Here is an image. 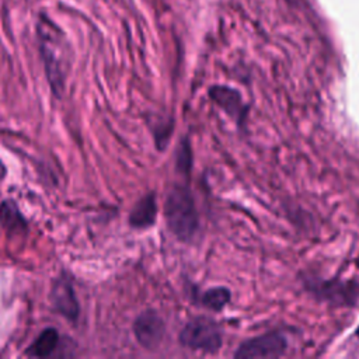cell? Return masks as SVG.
<instances>
[{
    "label": "cell",
    "mask_w": 359,
    "mask_h": 359,
    "mask_svg": "<svg viewBox=\"0 0 359 359\" xmlns=\"http://www.w3.org/2000/svg\"><path fill=\"white\" fill-rule=\"evenodd\" d=\"M36 35L49 84L55 94H60L70 67V46L67 38L45 14L38 17Z\"/></svg>",
    "instance_id": "1"
},
{
    "label": "cell",
    "mask_w": 359,
    "mask_h": 359,
    "mask_svg": "<svg viewBox=\"0 0 359 359\" xmlns=\"http://www.w3.org/2000/svg\"><path fill=\"white\" fill-rule=\"evenodd\" d=\"M165 220L170 230L180 240H189L198 229V212L189 191L182 187H175L164 206Z\"/></svg>",
    "instance_id": "2"
},
{
    "label": "cell",
    "mask_w": 359,
    "mask_h": 359,
    "mask_svg": "<svg viewBox=\"0 0 359 359\" xmlns=\"http://www.w3.org/2000/svg\"><path fill=\"white\" fill-rule=\"evenodd\" d=\"M180 342L189 349L213 353L222 346V332L215 321L196 318L182 328Z\"/></svg>",
    "instance_id": "3"
},
{
    "label": "cell",
    "mask_w": 359,
    "mask_h": 359,
    "mask_svg": "<svg viewBox=\"0 0 359 359\" xmlns=\"http://www.w3.org/2000/svg\"><path fill=\"white\" fill-rule=\"evenodd\" d=\"M287 339L280 331H271L254 337L243 342L237 352V358H276L285 353Z\"/></svg>",
    "instance_id": "4"
},
{
    "label": "cell",
    "mask_w": 359,
    "mask_h": 359,
    "mask_svg": "<svg viewBox=\"0 0 359 359\" xmlns=\"http://www.w3.org/2000/svg\"><path fill=\"white\" fill-rule=\"evenodd\" d=\"M133 331L139 344L146 348H154L163 338L164 323L156 313L146 311L136 318Z\"/></svg>",
    "instance_id": "5"
},
{
    "label": "cell",
    "mask_w": 359,
    "mask_h": 359,
    "mask_svg": "<svg viewBox=\"0 0 359 359\" xmlns=\"http://www.w3.org/2000/svg\"><path fill=\"white\" fill-rule=\"evenodd\" d=\"M52 302L55 309L69 320H76L79 316V304L72 282L67 278H60L52 289Z\"/></svg>",
    "instance_id": "6"
},
{
    "label": "cell",
    "mask_w": 359,
    "mask_h": 359,
    "mask_svg": "<svg viewBox=\"0 0 359 359\" xmlns=\"http://www.w3.org/2000/svg\"><path fill=\"white\" fill-rule=\"evenodd\" d=\"M157 215L156 198L153 194L143 196L132 209L129 223L133 227H149L154 223Z\"/></svg>",
    "instance_id": "7"
},
{
    "label": "cell",
    "mask_w": 359,
    "mask_h": 359,
    "mask_svg": "<svg viewBox=\"0 0 359 359\" xmlns=\"http://www.w3.org/2000/svg\"><path fill=\"white\" fill-rule=\"evenodd\" d=\"M210 97L227 111V114L238 118L241 115V97L237 91L227 87H213L210 88Z\"/></svg>",
    "instance_id": "8"
},
{
    "label": "cell",
    "mask_w": 359,
    "mask_h": 359,
    "mask_svg": "<svg viewBox=\"0 0 359 359\" xmlns=\"http://www.w3.org/2000/svg\"><path fill=\"white\" fill-rule=\"evenodd\" d=\"M59 342V334L56 330L53 328H46L43 330L39 337L29 345V348L27 349V353L29 356H36V358H43V356H49L56 345Z\"/></svg>",
    "instance_id": "9"
},
{
    "label": "cell",
    "mask_w": 359,
    "mask_h": 359,
    "mask_svg": "<svg viewBox=\"0 0 359 359\" xmlns=\"http://www.w3.org/2000/svg\"><path fill=\"white\" fill-rule=\"evenodd\" d=\"M0 222L10 231L25 230V220L13 201H4L0 205Z\"/></svg>",
    "instance_id": "10"
},
{
    "label": "cell",
    "mask_w": 359,
    "mask_h": 359,
    "mask_svg": "<svg viewBox=\"0 0 359 359\" xmlns=\"http://www.w3.org/2000/svg\"><path fill=\"white\" fill-rule=\"evenodd\" d=\"M230 300V292L224 287H213L203 293L202 303L210 310H222Z\"/></svg>",
    "instance_id": "11"
}]
</instances>
